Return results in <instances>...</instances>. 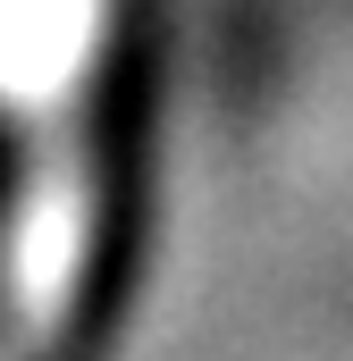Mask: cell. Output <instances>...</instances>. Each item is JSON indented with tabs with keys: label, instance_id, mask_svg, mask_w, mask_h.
I'll use <instances>...</instances> for the list:
<instances>
[{
	"label": "cell",
	"instance_id": "1",
	"mask_svg": "<svg viewBox=\"0 0 353 361\" xmlns=\"http://www.w3.org/2000/svg\"><path fill=\"white\" fill-rule=\"evenodd\" d=\"M160 143H169V0H109L85 85V227L42 361H118L160 244Z\"/></svg>",
	"mask_w": 353,
	"mask_h": 361
}]
</instances>
